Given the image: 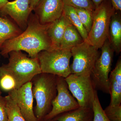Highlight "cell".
<instances>
[{"label": "cell", "mask_w": 121, "mask_h": 121, "mask_svg": "<svg viewBox=\"0 0 121 121\" xmlns=\"http://www.w3.org/2000/svg\"><path fill=\"white\" fill-rule=\"evenodd\" d=\"M49 25L40 23L36 15L32 12L26 29L17 37L5 41L1 48V54L7 57L13 51H24L29 57L35 58L40 52L52 50L47 32Z\"/></svg>", "instance_id": "1"}, {"label": "cell", "mask_w": 121, "mask_h": 121, "mask_svg": "<svg viewBox=\"0 0 121 121\" xmlns=\"http://www.w3.org/2000/svg\"><path fill=\"white\" fill-rule=\"evenodd\" d=\"M9 55L8 63L0 67L14 79L17 89L42 73L37 58L28 57L21 51H13Z\"/></svg>", "instance_id": "2"}, {"label": "cell", "mask_w": 121, "mask_h": 121, "mask_svg": "<svg viewBox=\"0 0 121 121\" xmlns=\"http://www.w3.org/2000/svg\"><path fill=\"white\" fill-rule=\"evenodd\" d=\"M56 77L41 73L35 77L32 90L33 98L36 100L35 115L38 120L47 115L56 96Z\"/></svg>", "instance_id": "3"}, {"label": "cell", "mask_w": 121, "mask_h": 121, "mask_svg": "<svg viewBox=\"0 0 121 121\" xmlns=\"http://www.w3.org/2000/svg\"><path fill=\"white\" fill-rule=\"evenodd\" d=\"M115 11L110 0H105L93 12V24L87 41L98 50L108 39L111 19Z\"/></svg>", "instance_id": "4"}, {"label": "cell", "mask_w": 121, "mask_h": 121, "mask_svg": "<svg viewBox=\"0 0 121 121\" xmlns=\"http://www.w3.org/2000/svg\"><path fill=\"white\" fill-rule=\"evenodd\" d=\"M71 49L58 48L43 51L38 54L41 72L66 78L71 74Z\"/></svg>", "instance_id": "5"}, {"label": "cell", "mask_w": 121, "mask_h": 121, "mask_svg": "<svg viewBox=\"0 0 121 121\" xmlns=\"http://www.w3.org/2000/svg\"><path fill=\"white\" fill-rule=\"evenodd\" d=\"M101 49V54L97 60L90 76L96 90H98L110 94L109 74L111 71L114 51L108 39Z\"/></svg>", "instance_id": "6"}, {"label": "cell", "mask_w": 121, "mask_h": 121, "mask_svg": "<svg viewBox=\"0 0 121 121\" xmlns=\"http://www.w3.org/2000/svg\"><path fill=\"white\" fill-rule=\"evenodd\" d=\"M73 60L70 65L71 73L78 75H90L100 55L98 50L84 41L71 49Z\"/></svg>", "instance_id": "7"}, {"label": "cell", "mask_w": 121, "mask_h": 121, "mask_svg": "<svg viewBox=\"0 0 121 121\" xmlns=\"http://www.w3.org/2000/svg\"><path fill=\"white\" fill-rule=\"evenodd\" d=\"M69 90L79 107L92 108L95 90L89 75H78L71 74L65 78Z\"/></svg>", "instance_id": "8"}, {"label": "cell", "mask_w": 121, "mask_h": 121, "mask_svg": "<svg viewBox=\"0 0 121 121\" xmlns=\"http://www.w3.org/2000/svg\"><path fill=\"white\" fill-rule=\"evenodd\" d=\"M56 89L57 95L52 103L51 110L44 117L45 120H50L62 113L79 107L77 101L70 93L65 78L56 76Z\"/></svg>", "instance_id": "9"}, {"label": "cell", "mask_w": 121, "mask_h": 121, "mask_svg": "<svg viewBox=\"0 0 121 121\" xmlns=\"http://www.w3.org/2000/svg\"><path fill=\"white\" fill-rule=\"evenodd\" d=\"M32 83L28 82L19 88L9 92L26 121H38L33 112Z\"/></svg>", "instance_id": "10"}, {"label": "cell", "mask_w": 121, "mask_h": 121, "mask_svg": "<svg viewBox=\"0 0 121 121\" xmlns=\"http://www.w3.org/2000/svg\"><path fill=\"white\" fill-rule=\"evenodd\" d=\"M30 0H14L8 1L0 11V16H9L23 31L28 25L29 18L32 12Z\"/></svg>", "instance_id": "11"}, {"label": "cell", "mask_w": 121, "mask_h": 121, "mask_svg": "<svg viewBox=\"0 0 121 121\" xmlns=\"http://www.w3.org/2000/svg\"><path fill=\"white\" fill-rule=\"evenodd\" d=\"M63 0H41L33 11L42 24H47L59 19L62 15Z\"/></svg>", "instance_id": "12"}, {"label": "cell", "mask_w": 121, "mask_h": 121, "mask_svg": "<svg viewBox=\"0 0 121 121\" xmlns=\"http://www.w3.org/2000/svg\"><path fill=\"white\" fill-rule=\"evenodd\" d=\"M109 86L111 95L109 105L117 106L121 103V59L119 58L115 68L109 76Z\"/></svg>", "instance_id": "13"}, {"label": "cell", "mask_w": 121, "mask_h": 121, "mask_svg": "<svg viewBox=\"0 0 121 121\" xmlns=\"http://www.w3.org/2000/svg\"><path fill=\"white\" fill-rule=\"evenodd\" d=\"M70 23L63 13L60 18L49 24L47 32L51 41L52 49L60 48L65 30Z\"/></svg>", "instance_id": "14"}, {"label": "cell", "mask_w": 121, "mask_h": 121, "mask_svg": "<svg viewBox=\"0 0 121 121\" xmlns=\"http://www.w3.org/2000/svg\"><path fill=\"white\" fill-rule=\"evenodd\" d=\"M114 52L121 51V16L120 11H115L111 19L108 38Z\"/></svg>", "instance_id": "15"}, {"label": "cell", "mask_w": 121, "mask_h": 121, "mask_svg": "<svg viewBox=\"0 0 121 121\" xmlns=\"http://www.w3.org/2000/svg\"><path fill=\"white\" fill-rule=\"evenodd\" d=\"M23 31L8 17L0 16V50L5 41L20 35Z\"/></svg>", "instance_id": "16"}, {"label": "cell", "mask_w": 121, "mask_h": 121, "mask_svg": "<svg viewBox=\"0 0 121 121\" xmlns=\"http://www.w3.org/2000/svg\"><path fill=\"white\" fill-rule=\"evenodd\" d=\"M57 121H93V109L79 107L56 118Z\"/></svg>", "instance_id": "17"}, {"label": "cell", "mask_w": 121, "mask_h": 121, "mask_svg": "<svg viewBox=\"0 0 121 121\" xmlns=\"http://www.w3.org/2000/svg\"><path fill=\"white\" fill-rule=\"evenodd\" d=\"M84 41L77 29L70 23L65 30L60 48L71 49Z\"/></svg>", "instance_id": "18"}, {"label": "cell", "mask_w": 121, "mask_h": 121, "mask_svg": "<svg viewBox=\"0 0 121 121\" xmlns=\"http://www.w3.org/2000/svg\"><path fill=\"white\" fill-rule=\"evenodd\" d=\"M63 13L70 23L77 29L84 41L87 42L88 33L81 23L75 9L70 6L64 5Z\"/></svg>", "instance_id": "19"}, {"label": "cell", "mask_w": 121, "mask_h": 121, "mask_svg": "<svg viewBox=\"0 0 121 121\" xmlns=\"http://www.w3.org/2000/svg\"><path fill=\"white\" fill-rule=\"evenodd\" d=\"M8 121H26L20 112L16 103L9 95L5 96Z\"/></svg>", "instance_id": "20"}, {"label": "cell", "mask_w": 121, "mask_h": 121, "mask_svg": "<svg viewBox=\"0 0 121 121\" xmlns=\"http://www.w3.org/2000/svg\"><path fill=\"white\" fill-rule=\"evenodd\" d=\"M0 88L5 91L17 89V84L14 79L0 67Z\"/></svg>", "instance_id": "21"}, {"label": "cell", "mask_w": 121, "mask_h": 121, "mask_svg": "<svg viewBox=\"0 0 121 121\" xmlns=\"http://www.w3.org/2000/svg\"><path fill=\"white\" fill-rule=\"evenodd\" d=\"M75 9L83 26L89 33L93 24V12L84 9Z\"/></svg>", "instance_id": "22"}, {"label": "cell", "mask_w": 121, "mask_h": 121, "mask_svg": "<svg viewBox=\"0 0 121 121\" xmlns=\"http://www.w3.org/2000/svg\"><path fill=\"white\" fill-rule=\"evenodd\" d=\"M64 5L75 9H84L93 12L95 7L91 0H63Z\"/></svg>", "instance_id": "23"}, {"label": "cell", "mask_w": 121, "mask_h": 121, "mask_svg": "<svg viewBox=\"0 0 121 121\" xmlns=\"http://www.w3.org/2000/svg\"><path fill=\"white\" fill-rule=\"evenodd\" d=\"M92 109L94 112L93 121H111L104 113V110L99 102L97 92L95 93Z\"/></svg>", "instance_id": "24"}, {"label": "cell", "mask_w": 121, "mask_h": 121, "mask_svg": "<svg viewBox=\"0 0 121 121\" xmlns=\"http://www.w3.org/2000/svg\"><path fill=\"white\" fill-rule=\"evenodd\" d=\"M104 113L111 121H121V105H109L104 110Z\"/></svg>", "instance_id": "25"}, {"label": "cell", "mask_w": 121, "mask_h": 121, "mask_svg": "<svg viewBox=\"0 0 121 121\" xmlns=\"http://www.w3.org/2000/svg\"><path fill=\"white\" fill-rule=\"evenodd\" d=\"M8 115L6 108L5 97L1 95L0 91V121H8Z\"/></svg>", "instance_id": "26"}, {"label": "cell", "mask_w": 121, "mask_h": 121, "mask_svg": "<svg viewBox=\"0 0 121 121\" xmlns=\"http://www.w3.org/2000/svg\"><path fill=\"white\" fill-rule=\"evenodd\" d=\"M113 9L115 11L121 10V0H110Z\"/></svg>", "instance_id": "27"}, {"label": "cell", "mask_w": 121, "mask_h": 121, "mask_svg": "<svg viewBox=\"0 0 121 121\" xmlns=\"http://www.w3.org/2000/svg\"><path fill=\"white\" fill-rule=\"evenodd\" d=\"M41 0H30V8L31 12L34 10L35 7Z\"/></svg>", "instance_id": "28"}, {"label": "cell", "mask_w": 121, "mask_h": 121, "mask_svg": "<svg viewBox=\"0 0 121 121\" xmlns=\"http://www.w3.org/2000/svg\"><path fill=\"white\" fill-rule=\"evenodd\" d=\"M93 2L95 8L98 7L99 5L101 4V3L103 2L105 0H91Z\"/></svg>", "instance_id": "29"}, {"label": "cell", "mask_w": 121, "mask_h": 121, "mask_svg": "<svg viewBox=\"0 0 121 121\" xmlns=\"http://www.w3.org/2000/svg\"><path fill=\"white\" fill-rule=\"evenodd\" d=\"M8 1V0H0V11Z\"/></svg>", "instance_id": "30"}, {"label": "cell", "mask_w": 121, "mask_h": 121, "mask_svg": "<svg viewBox=\"0 0 121 121\" xmlns=\"http://www.w3.org/2000/svg\"><path fill=\"white\" fill-rule=\"evenodd\" d=\"M1 55V54L0 52V58Z\"/></svg>", "instance_id": "31"}, {"label": "cell", "mask_w": 121, "mask_h": 121, "mask_svg": "<svg viewBox=\"0 0 121 121\" xmlns=\"http://www.w3.org/2000/svg\"></svg>", "instance_id": "32"}]
</instances>
